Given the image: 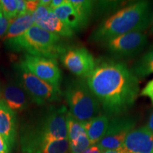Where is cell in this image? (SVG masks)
<instances>
[{
	"mask_svg": "<svg viewBox=\"0 0 153 153\" xmlns=\"http://www.w3.org/2000/svg\"><path fill=\"white\" fill-rule=\"evenodd\" d=\"M86 82L108 118L128 111L139 94L138 78L126 63L114 58L96 61L95 68L86 77Z\"/></svg>",
	"mask_w": 153,
	"mask_h": 153,
	"instance_id": "obj_1",
	"label": "cell"
},
{
	"mask_svg": "<svg viewBox=\"0 0 153 153\" xmlns=\"http://www.w3.org/2000/svg\"><path fill=\"white\" fill-rule=\"evenodd\" d=\"M153 14L152 4L137 1L102 21L90 36L91 41L102 44L117 36L135 31H143L150 26Z\"/></svg>",
	"mask_w": 153,
	"mask_h": 153,
	"instance_id": "obj_2",
	"label": "cell"
},
{
	"mask_svg": "<svg viewBox=\"0 0 153 153\" xmlns=\"http://www.w3.org/2000/svg\"><path fill=\"white\" fill-rule=\"evenodd\" d=\"M7 48L13 51H25L26 54L56 59L66 48L61 43L60 36L34 25L22 36L5 41Z\"/></svg>",
	"mask_w": 153,
	"mask_h": 153,
	"instance_id": "obj_3",
	"label": "cell"
},
{
	"mask_svg": "<svg viewBox=\"0 0 153 153\" xmlns=\"http://www.w3.org/2000/svg\"><path fill=\"white\" fill-rule=\"evenodd\" d=\"M65 96L70 108L69 111L82 123L100 114V104L85 80L74 79L70 82L67 86Z\"/></svg>",
	"mask_w": 153,
	"mask_h": 153,
	"instance_id": "obj_4",
	"label": "cell"
},
{
	"mask_svg": "<svg viewBox=\"0 0 153 153\" xmlns=\"http://www.w3.org/2000/svg\"><path fill=\"white\" fill-rule=\"evenodd\" d=\"M16 81L24 88L34 103L45 105L60 100L62 91L60 87L43 81L30 72L22 62L14 65Z\"/></svg>",
	"mask_w": 153,
	"mask_h": 153,
	"instance_id": "obj_5",
	"label": "cell"
},
{
	"mask_svg": "<svg viewBox=\"0 0 153 153\" xmlns=\"http://www.w3.org/2000/svg\"><path fill=\"white\" fill-rule=\"evenodd\" d=\"M68 111L64 106L51 109L42 119L39 127L32 128L41 146L51 141L68 139L66 123Z\"/></svg>",
	"mask_w": 153,
	"mask_h": 153,
	"instance_id": "obj_6",
	"label": "cell"
},
{
	"mask_svg": "<svg viewBox=\"0 0 153 153\" xmlns=\"http://www.w3.org/2000/svg\"><path fill=\"white\" fill-rule=\"evenodd\" d=\"M148 44V37L143 31H135L117 36L102 43L103 47L116 60L137 55Z\"/></svg>",
	"mask_w": 153,
	"mask_h": 153,
	"instance_id": "obj_7",
	"label": "cell"
},
{
	"mask_svg": "<svg viewBox=\"0 0 153 153\" xmlns=\"http://www.w3.org/2000/svg\"><path fill=\"white\" fill-rule=\"evenodd\" d=\"M135 125L133 118L121 116L112 118L104 136L97 145L103 151L122 148L126 136Z\"/></svg>",
	"mask_w": 153,
	"mask_h": 153,
	"instance_id": "obj_8",
	"label": "cell"
},
{
	"mask_svg": "<svg viewBox=\"0 0 153 153\" xmlns=\"http://www.w3.org/2000/svg\"><path fill=\"white\" fill-rule=\"evenodd\" d=\"M21 62L30 72L40 79L60 87L62 75L60 69L55 59L25 54Z\"/></svg>",
	"mask_w": 153,
	"mask_h": 153,
	"instance_id": "obj_9",
	"label": "cell"
},
{
	"mask_svg": "<svg viewBox=\"0 0 153 153\" xmlns=\"http://www.w3.org/2000/svg\"><path fill=\"white\" fill-rule=\"evenodd\" d=\"M63 65L72 74L87 77L93 71L96 60L85 48H66L60 56Z\"/></svg>",
	"mask_w": 153,
	"mask_h": 153,
	"instance_id": "obj_10",
	"label": "cell"
},
{
	"mask_svg": "<svg viewBox=\"0 0 153 153\" xmlns=\"http://www.w3.org/2000/svg\"><path fill=\"white\" fill-rule=\"evenodd\" d=\"M122 148L126 153H153V133L147 126L133 129Z\"/></svg>",
	"mask_w": 153,
	"mask_h": 153,
	"instance_id": "obj_11",
	"label": "cell"
},
{
	"mask_svg": "<svg viewBox=\"0 0 153 153\" xmlns=\"http://www.w3.org/2000/svg\"><path fill=\"white\" fill-rule=\"evenodd\" d=\"M30 98L18 82H10L3 87L1 99L7 106L16 114L27 109Z\"/></svg>",
	"mask_w": 153,
	"mask_h": 153,
	"instance_id": "obj_12",
	"label": "cell"
},
{
	"mask_svg": "<svg viewBox=\"0 0 153 153\" xmlns=\"http://www.w3.org/2000/svg\"><path fill=\"white\" fill-rule=\"evenodd\" d=\"M0 135L11 149L16 136V114L0 101Z\"/></svg>",
	"mask_w": 153,
	"mask_h": 153,
	"instance_id": "obj_13",
	"label": "cell"
},
{
	"mask_svg": "<svg viewBox=\"0 0 153 153\" xmlns=\"http://www.w3.org/2000/svg\"><path fill=\"white\" fill-rule=\"evenodd\" d=\"M109 121V118L105 114H102L83 123L86 134L91 144H97L103 138L108 128Z\"/></svg>",
	"mask_w": 153,
	"mask_h": 153,
	"instance_id": "obj_14",
	"label": "cell"
},
{
	"mask_svg": "<svg viewBox=\"0 0 153 153\" xmlns=\"http://www.w3.org/2000/svg\"><path fill=\"white\" fill-rule=\"evenodd\" d=\"M36 26L51 33L57 34L60 37L71 38L74 36L73 30L61 22L52 10L45 19L38 23Z\"/></svg>",
	"mask_w": 153,
	"mask_h": 153,
	"instance_id": "obj_15",
	"label": "cell"
},
{
	"mask_svg": "<svg viewBox=\"0 0 153 153\" xmlns=\"http://www.w3.org/2000/svg\"><path fill=\"white\" fill-rule=\"evenodd\" d=\"M34 25L35 24L32 14L27 12L22 16H17L11 21L8 30L4 37L3 41H7L22 36Z\"/></svg>",
	"mask_w": 153,
	"mask_h": 153,
	"instance_id": "obj_16",
	"label": "cell"
},
{
	"mask_svg": "<svg viewBox=\"0 0 153 153\" xmlns=\"http://www.w3.org/2000/svg\"><path fill=\"white\" fill-rule=\"evenodd\" d=\"M53 11L61 22L73 30L74 33L82 29L79 16L76 14L73 7L70 3V1L67 0L64 4L55 9Z\"/></svg>",
	"mask_w": 153,
	"mask_h": 153,
	"instance_id": "obj_17",
	"label": "cell"
},
{
	"mask_svg": "<svg viewBox=\"0 0 153 153\" xmlns=\"http://www.w3.org/2000/svg\"><path fill=\"white\" fill-rule=\"evenodd\" d=\"M132 71L137 78H145L153 73V47L135 62Z\"/></svg>",
	"mask_w": 153,
	"mask_h": 153,
	"instance_id": "obj_18",
	"label": "cell"
},
{
	"mask_svg": "<svg viewBox=\"0 0 153 153\" xmlns=\"http://www.w3.org/2000/svg\"><path fill=\"white\" fill-rule=\"evenodd\" d=\"M79 16L82 28L89 24L94 10V1L89 0H69Z\"/></svg>",
	"mask_w": 153,
	"mask_h": 153,
	"instance_id": "obj_19",
	"label": "cell"
},
{
	"mask_svg": "<svg viewBox=\"0 0 153 153\" xmlns=\"http://www.w3.org/2000/svg\"><path fill=\"white\" fill-rule=\"evenodd\" d=\"M66 123L69 142L75 140L82 134L86 133L83 123L74 118L69 111L66 115Z\"/></svg>",
	"mask_w": 153,
	"mask_h": 153,
	"instance_id": "obj_20",
	"label": "cell"
},
{
	"mask_svg": "<svg viewBox=\"0 0 153 153\" xmlns=\"http://www.w3.org/2000/svg\"><path fill=\"white\" fill-rule=\"evenodd\" d=\"M36 153H70V142L65 139L46 143Z\"/></svg>",
	"mask_w": 153,
	"mask_h": 153,
	"instance_id": "obj_21",
	"label": "cell"
},
{
	"mask_svg": "<svg viewBox=\"0 0 153 153\" xmlns=\"http://www.w3.org/2000/svg\"><path fill=\"white\" fill-rule=\"evenodd\" d=\"M92 145L87 134H82L75 140L70 142V153H82Z\"/></svg>",
	"mask_w": 153,
	"mask_h": 153,
	"instance_id": "obj_22",
	"label": "cell"
},
{
	"mask_svg": "<svg viewBox=\"0 0 153 153\" xmlns=\"http://www.w3.org/2000/svg\"><path fill=\"white\" fill-rule=\"evenodd\" d=\"M1 11L4 16L8 20L17 17V0H1Z\"/></svg>",
	"mask_w": 153,
	"mask_h": 153,
	"instance_id": "obj_23",
	"label": "cell"
},
{
	"mask_svg": "<svg viewBox=\"0 0 153 153\" xmlns=\"http://www.w3.org/2000/svg\"><path fill=\"white\" fill-rule=\"evenodd\" d=\"M51 11V9H50L49 7H44V6L39 5V7L32 14L35 25H36L38 23H39L41 21L45 19Z\"/></svg>",
	"mask_w": 153,
	"mask_h": 153,
	"instance_id": "obj_24",
	"label": "cell"
},
{
	"mask_svg": "<svg viewBox=\"0 0 153 153\" xmlns=\"http://www.w3.org/2000/svg\"><path fill=\"white\" fill-rule=\"evenodd\" d=\"M11 21L5 18L1 11H0V39L1 38L3 39L5 36L10 25Z\"/></svg>",
	"mask_w": 153,
	"mask_h": 153,
	"instance_id": "obj_25",
	"label": "cell"
},
{
	"mask_svg": "<svg viewBox=\"0 0 153 153\" xmlns=\"http://www.w3.org/2000/svg\"><path fill=\"white\" fill-rule=\"evenodd\" d=\"M140 96L148 97L153 105V79L150 80L147 84L146 86L143 88V89L140 93Z\"/></svg>",
	"mask_w": 153,
	"mask_h": 153,
	"instance_id": "obj_26",
	"label": "cell"
},
{
	"mask_svg": "<svg viewBox=\"0 0 153 153\" xmlns=\"http://www.w3.org/2000/svg\"><path fill=\"white\" fill-rule=\"evenodd\" d=\"M40 1L38 0H28L26 1V12L33 14L36 10V9L39 7Z\"/></svg>",
	"mask_w": 153,
	"mask_h": 153,
	"instance_id": "obj_27",
	"label": "cell"
},
{
	"mask_svg": "<svg viewBox=\"0 0 153 153\" xmlns=\"http://www.w3.org/2000/svg\"><path fill=\"white\" fill-rule=\"evenodd\" d=\"M26 1L24 0H17V16H22L26 14Z\"/></svg>",
	"mask_w": 153,
	"mask_h": 153,
	"instance_id": "obj_28",
	"label": "cell"
},
{
	"mask_svg": "<svg viewBox=\"0 0 153 153\" xmlns=\"http://www.w3.org/2000/svg\"><path fill=\"white\" fill-rule=\"evenodd\" d=\"M10 150L8 143L0 135V153H9Z\"/></svg>",
	"mask_w": 153,
	"mask_h": 153,
	"instance_id": "obj_29",
	"label": "cell"
},
{
	"mask_svg": "<svg viewBox=\"0 0 153 153\" xmlns=\"http://www.w3.org/2000/svg\"><path fill=\"white\" fill-rule=\"evenodd\" d=\"M103 151L98 146V145H92L89 148H88L87 150H85L82 153H103Z\"/></svg>",
	"mask_w": 153,
	"mask_h": 153,
	"instance_id": "obj_30",
	"label": "cell"
},
{
	"mask_svg": "<svg viewBox=\"0 0 153 153\" xmlns=\"http://www.w3.org/2000/svg\"><path fill=\"white\" fill-rule=\"evenodd\" d=\"M66 1L67 0H52V1H51V5L49 6L50 9L52 11L55 10V9L58 8L59 7L64 4L66 2Z\"/></svg>",
	"mask_w": 153,
	"mask_h": 153,
	"instance_id": "obj_31",
	"label": "cell"
},
{
	"mask_svg": "<svg viewBox=\"0 0 153 153\" xmlns=\"http://www.w3.org/2000/svg\"><path fill=\"white\" fill-rule=\"evenodd\" d=\"M103 153H126L124 149L120 148V149H117V150H108L106 151H104Z\"/></svg>",
	"mask_w": 153,
	"mask_h": 153,
	"instance_id": "obj_32",
	"label": "cell"
},
{
	"mask_svg": "<svg viewBox=\"0 0 153 153\" xmlns=\"http://www.w3.org/2000/svg\"><path fill=\"white\" fill-rule=\"evenodd\" d=\"M147 126L148 127V128L151 131H152V133H153V112L152 114H151L150 118H149V120H148V125Z\"/></svg>",
	"mask_w": 153,
	"mask_h": 153,
	"instance_id": "obj_33",
	"label": "cell"
},
{
	"mask_svg": "<svg viewBox=\"0 0 153 153\" xmlns=\"http://www.w3.org/2000/svg\"><path fill=\"white\" fill-rule=\"evenodd\" d=\"M52 0H41L40 1V5L44 6V7H49L51 5Z\"/></svg>",
	"mask_w": 153,
	"mask_h": 153,
	"instance_id": "obj_34",
	"label": "cell"
},
{
	"mask_svg": "<svg viewBox=\"0 0 153 153\" xmlns=\"http://www.w3.org/2000/svg\"><path fill=\"white\" fill-rule=\"evenodd\" d=\"M152 28H151V31H152V33H153V18H152Z\"/></svg>",
	"mask_w": 153,
	"mask_h": 153,
	"instance_id": "obj_35",
	"label": "cell"
},
{
	"mask_svg": "<svg viewBox=\"0 0 153 153\" xmlns=\"http://www.w3.org/2000/svg\"><path fill=\"white\" fill-rule=\"evenodd\" d=\"M0 11H1V1H0Z\"/></svg>",
	"mask_w": 153,
	"mask_h": 153,
	"instance_id": "obj_36",
	"label": "cell"
}]
</instances>
